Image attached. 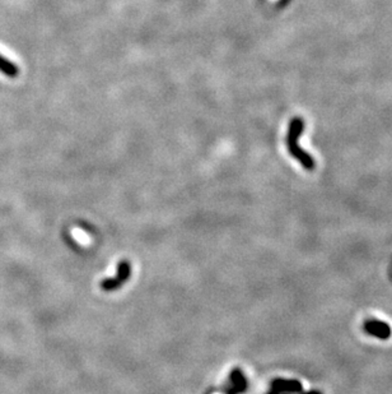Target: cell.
<instances>
[{
    "mask_svg": "<svg viewBox=\"0 0 392 394\" xmlns=\"http://www.w3.org/2000/svg\"><path fill=\"white\" fill-rule=\"evenodd\" d=\"M0 72L9 78H16L19 74L18 67L14 63L9 62L3 55H0Z\"/></svg>",
    "mask_w": 392,
    "mask_h": 394,
    "instance_id": "5",
    "label": "cell"
},
{
    "mask_svg": "<svg viewBox=\"0 0 392 394\" xmlns=\"http://www.w3.org/2000/svg\"><path fill=\"white\" fill-rule=\"evenodd\" d=\"M303 129H305V123H303L302 117H293L291 122L289 123L288 134H286V147H288L289 153L293 156L294 159L297 160L306 170H313L315 169V160L312 159V156L310 153L306 152L300 144L298 140L302 135Z\"/></svg>",
    "mask_w": 392,
    "mask_h": 394,
    "instance_id": "1",
    "label": "cell"
},
{
    "mask_svg": "<svg viewBox=\"0 0 392 394\" xmlns=\"http://www.w3.org/2000/svg\"><path fill=\"white\" fill-rule=\"evenodd\" d=\"M129 276H130L129 264H127V262H121L119 265V275H117L115 278H112V280L104 281L101 287L106 291L115 290V288L119 287L120 285H122V283L129 278Z\"/></svg>",
    "mask_w": 392,
    "mask_h": 394,
    "instance_id": "3",
    "label": "cell"
},
{
    "mask_svg": "<svg viewBox=\"0 0 392 394\" xmlns=\"http://www.w3.org/2000/svg\"><path fill=\"white\" fill-rule=\"evenodd\" d=\"M363 329L369 336L378 338V340H388L392 335L391 327L387 323L377 319L366 320L363 324Z\"/></svg>",
    "mask_w": 392,
    "mask_h": 394,
    "instance_id": "2",
    "label": "cell"
},
{
    "mask_svg": "<svg viewBox=\"0 0 392 394\" xmlns=\"http://www.w3.org/2000/svg\"><path fill=\"white\" fill-rule=\"evenodd\" d=\"M273 391L276 393H301L302 384L298 380H286V379H275L271 381Z\"/></svg>",
    "mask_w": 392,
    "mask_h": 394,
    "instance_id": "4",
    "label": "cell"
},
{
    "mask_svg": "<svg viewBox=\"0 0 392 394\" xmlns=\"http://www.w3.org/2000/svg\"><path fill=\"white\" fill-rule=\"evenodd\" d=\"M269 394H280V393H276V391H271V393ZM303 394H322L321 391H317V390H311V391H307V393H303Z\"/></svg>",
    "mask_w": 392,
    "mask_h": 394,
    "instance_id": "6",
    "label": "cell"
}]
</instances>
